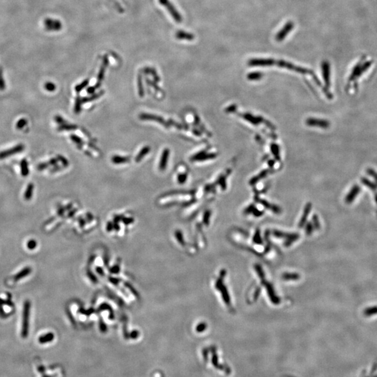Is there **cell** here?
Here are the masks:
<instances>
[{
  "mask_svg": "<svg viewBox=\"0 0 377 377\" xmlns=\"http://www.w3.org/2000/svg\"><path fill=\"white\" fill-rule=\"evenodd\" d=\"M30 307V302L29 300H26L24 303L23 312H22V323L21 330V337L22 338H27L29 335Z\"/></svg>",
  "mask_w": 377,
  "mask_h": 377,
  "instance_id": "cell-1",
  "label": "cell"
},
{
  "mask_svg": "<svg viewBox=\"0 0 377 377\" xmlns=\"http://www.w3.org/2000/svg\"><path fill=\"white\" fill-rule=\"evenodd\" d=\"M276 65L278 66V67H281V68H284V69H287L289 70H291V71H296L299 73V74H310L312 76H314V72H312L311 70L307 69H305V68L298 67V66H296L294 65L293 64L288 62L287 61H284V60H274V63H273V66Z\"/></svg>",
  "mask_w": 377,
  "mask_h": 377,
  "instance_id": "cell-2",
  "label": "cell"
},
{
  "mask_svg": "<svg viewBox=\"0 0 377 377\" xmlns=\"http://www.w3.org/2000/svg\"><path fill=\"white\" fill-rule=\"evenodd\" d=\"M294 28V23L293 21H288L287 23L284 25L282 29L280 31H279L275 36V39L277 41L281 42L285 39V38L288 35L290 31H291Z\"/></svg>",
  "mask_w": 377,
  "mask_h": 377,
  "instance_id": "cell-3",
  "label": "cell"
},
{
  "mask_svg": "<svg viewBox=\"0 0 377 377\" xmlns=\"http://www.w3.org/2000/svg\"><path fill=\"white\" fill-rule=\"evenodd\" d=\"M24 149L25 145L23 144H18L14 147H11L10 149L0 152V159H4L9 157L10 156L22 152H23Z\"/></svg>",
  "mask_w": 377,
  "mask_h": 377,
  "instance_id": "cell-4",
  "label": "cell"
},
{
  "mask_svg": "<svg viewBox=\"0 0 377 377\" xmlns=\"http://www.w3.org/2000/svg\"><path fill=\"white\" fill-rule=\"evenodd\" d=\"M31 268L30 267H25L23 270H20V271L18 272V273H17L16 274H15V275L14 276V278H13V279H14L15 281H19L21 279H23V278L25 277L28 276L29 274L31 273Z\"/></svg>",
  "mask_w": 377,
  "mask_h": 377,
  "instance_id": "cell-5",
  "label": "cell"
},
{
  "mask_svg": "<svg viewBox=\"0 0 377 377\" xmlns=\"http://www.w3.org/2000/svg\"><path fill=\"white\" fill-rule=\"evenodd\" d=\"M307 124L309 126H320V127H326L328 126V122L323 120H316V119H309L307 120Z\"/></svg>",
  "mask_w": 377,
  "mask_h": 377,
  "instance_id": "cell-6",
  "label": "cell"
},
{
  "mask_svg": "<svg viewBox=\"0 0 377 377\" xmlns=\"http://www.w3.org/2000/svg\"><path fill=\"white\" fill-rule=\"evenodd\" d=\"M322 71H323V78L326 80V83L328 84L330 80V66L328 62L325 61L322 63Z\"/></svg>",
  "mask_w": 377,
  "mask_h": 377,
  "instance_id": "cell-7",
  "label": "cell"
},
{
  "mask_svg": "<svg viewBox=\"0 0 377 377\" xmlns=\"http://www.w3.org/2000/svg\"><path fill=\"white\" fill-rule=\"evenodd\" d=\"M54 334L52 333H48L45 334V335H43L42 336H41V337L38 338V341L40 343V344H47V343L51 342L54 339Z\"/></svg>",
  "mask_w": 377,
  "mask_h": 377,
  "instance_id": "cell-8",
  "label": "cell"
},
{
  "mask_svg": "<svg viewBox=\"0 0 377 377\" xmlns=\"http://www.w3.org/2000/svg\"><path fill=\"white\" fill-rule=\"evenodd\" d=\"M20 172L23 177H27L29 175V164L26 159H23L20 162Z\"/></svg>",
  "mask_w": 377,
  "mask_h": 377,
  "instance_id": "cell-9",
  "label": "cell"
},
{
  "mask_svg": "<svg viewBox=\"0 0 377 377\" xmlns=\"http://www.w3.org/2000/svg\"><path fill=\"white\" fill-rule=\"evenodd\" d=\"M34 189V186L32 183H29L27 187L26 188L25 192L24 194V198L26 201H29L32 197V194H33V191Z\"/></svg>",
  "mask_w": 377,
  "mask_h": 377,
  "instance_id": "cell-10",
  "label": "cell"
},
{
  "mask_svg": "<svg viewBox=\"0 0 377 377\" xmlns=\"http://www.w3.org/2000/svg\"><path fill=\"white\" fill-rule=\"evenodd\" d=\"M363 314L365 316H372L377 314V306L370 307L365 309L363 312Z\"/></svg>",
  "mask_w": 377,
  "mask_h": 377,
  "instance_id": "cell-11",
  "label": "cell"
},
{
  "mask_svg": "<svg viewBox=\"0 0 377 377\" xmlns=\"http://www.w3.org/2000/svg\"><path fill=\"white\" fill-rule=\"evenodd\" d=\"M263 74L261 72H252L247 75V78L250 80H258L262 78Z\"/></svg>",
  "mask_w": 377,
  "mask_h": 377,
  "instance_id": "cell-12",
  "label": "cell"
},
{
  "mask_svg": "<svg viewBox=\"0 0 377 377\" xmlns=\"http://www.w3.org/2000/svg\"><path fill=\"white\" fill-rule=\"evenodd\" d=\"M76 129V126L75 125L64 124H61L60 126H58L57 131H71V130H74V129Z\"/></svg>",
  "mask_w": 377,
  "mask_h": 377,
  "instance_id": "cell-13",
  "label": "cell"
},
{
  "mask_svg": "<svg viewBox=\"0 0 377 377\" xmlns=\"http://www.w3.org/2000/svg\"><path fill=\"white\" fill-rule=\"evenodd\" d=\"M358 192V191L357 189H354L352 190V192L348 195V196H347V198H346V203H351V202L353 201V200L355 198V197H356V194H357Z\"/></svg>",
  "mask_w": 377,
  "mask_h": 377,
  "instance_id": "cell-14",
  "label": "cell"
},
{
  "mask_svg": "<svg viewBox=\"0 0 377 377\" xmlns=\"http://www.w3.org/2000/svg\"><path fill=\"white\" fill-rule=\"evenodd\" d=\"M27 120L25 119V118H22V119L18 120V122L16 123V125H15V127H16V129H18V130H21V129H23L24 127L27 125Z\"/></svg>",
  "mask_w": 377,
  "mask_h": 377,
  "instance_id": "cell-15",
  "label": "cell"
},
{
  "mask_svg": "<svg viewBox=\"0 0 377 377\" xmlns=\"http://www.w3.org/2000/svg\"><path fill=\"white\" fill-rule=\"evenodd\" d=\"M44 88L48 92H54L56 89V86L54 83H51V82H47L45 83Z\"/></svg>",
  "mask_w": 377,
  "mask_h": 377,
  "instance_id": "cell-16",
  "label": "cell"
},
{
  "mask_svg": "<svg viewBox=\"0 0 377 377\" xmlns=\"http://www.w3.org/2000/svg\"><path fill=\"white\" fill-rule=\"evenodd\" d=\"M49 166H50L49 163L48 162H43V163H39V164L37 166L36 169L39 171H44V170L48 169Z\"/></svg>",
  "mask_w": 377,
  "mask_h": 377,
  "instance_id": "cell-17",
  "label": "cell"
},
{
  "mask_svg": "<svg viewBox=\"0 0 377 377\" xmlns=\"http://www.w3.org/2000/svg\"><path fill=\"white\" fill-rule=\"evenodd\" d=\"M36 245H37V243H36V242L34 240H29V241L27 243V248H28L29 249H30V250H33V249H34L36 247Z\"/></svg>",
  "mask_w": 377,
  "mask_h": 377,
  "instance_id": "cell-18",
  "label": "cell"
},
{
  "mask_svg": "<svg viewBox=\"0 0 377 377\" xmlns=\"http://www.w3.org/2000/svg\"><path fill=\"white\" fill-rule=\"evenodd\" d=\"M5 89V83H4L3 75H2V71L0 69V91H3Z\"/></svg>",
  "mask_w": 377,
  "mask_h": 377,
  "instance_id": "cell-19",
  "label": "cell"
},
{
  "mask_svg": "<svg viewBox=\"0 0 377 377\" xmlns=\"http://www.w3.org/2000/svg\"><path fill=\"white\" fill-rule=\"evenodd\" d=\"M167 156H168L167 155V150H166L164 154H163V160L162 159V162H161V166H160L161 169H164L165 166H166V163H165L164 162H165V160L167 159Z\"/></svg>",
  "mask_w": 377,
  "mask_h": 377,
  "instance_id": "cell-20",
  "label": "cell"
},
{
  "mask_svg": "<svg viewBox=\"0 0 377 377\" xmlns=\"http://www.w3.org/2000/svg\"><path fill=\"white\" fill-rule=\"evenodd\" d=\"M80 110V100H79L78 99H77L76 102V106H75V112H76V113H78Z\"/></svg>",
  "mask_w": 377,
  "mask_h": 377,
  "instance_id": "cell-21",
  "label": "cell"
},
{
  "mask_svg": "<svg viewBox=\"0 0 377 377\" xmlns=\"http://www.w3.org/2000/svg\"><path fill=\"white\" fill-rule=\"evenodd\" d=\"M54 120L57 122L58 124H60V125L61 124H65V121L63 120L62 117H61L60 116H55L54 117Z\"/></svg>",
  "mask_w": 377,
  "mask_h": 377,
  "instance_id": "cell-22",
  "label": "cell"
},
{
  "mask_svg": "<svg viewBox=\"0 0 377 377\" xmlns=\"http://www.w3.org/2000/svg\"><path fill=\"white\" fill-rule=\"evenodd\" d=\"M57 162H58L57 159L52 158L51 160H49L48 162V163H49L50 166H54L57 165Z\"/></svg>",
  "mask_w": 377,
  "mask_h": 377,
  "instance_id": "cell-23",
  "label": "cell"
},
{
  "mask_svg": "<svg viewBox=\"0 0 377 377\" xmlns=\"http://www.w3.org/2000/svg\"><path fill=\"white\" fill-rule=\"evenodd\" d=\"M57 159L61 161V162H62V163H63L64 166H68V164H69V163H68V161L64 157H63L62 156H58Z\"/></svg>",
  "mask_w": 377,
  "mask_h": 377,
  "instance_id": "cell-24",
  "label": "cell"
},
{
  "mask_svg": "<svg viewBox=\"0 0 377 377\" xmlns=\"http://www.w3.org/2000/svg\"><path fill=\"white\" fill-rule=\"evenodd\" d=\"M61 169H62V168H61V166H54L53 168V169L50 170V172H57V171H60V170H61Z\"/></svg>",
  "mask_w": 377,
  "mask_h": 377,
  "instance_id": "cell-25",
  "label": "cell"
},
{
  "mask_svg": "<svg viewBox=\"0 0 377 377\" xmlns=\"http://www.w3.org/2000/svg\"><path fill=\"white\" fill-rule=\"evenodd\" d=\"M86 85H87V84H86V83H82V85L77 86V87H76V92H80V91H81L82 89H83L84 87H85Z\"/></svg>",
  "mask_w": 377,
  "mask_h": 377,
  "instance_id": "cell-26",
  "label": "cell"
},
{
  "mask_svg": "<svg viewBox=\"0 0 377 377\" xmlns=\"http://www.w3.org/2000/svg\"><path fill=\"white\" fill-rule=\"evenodd\" d=\"M143 152H141V154H139V155H138V158H137V159H136V160H137V161L138 160V159H140V158H141V157H142V156H143V154H146V153L147 152H148V149H143Z\"/></svg>",
  "mask_w": 377,
  "mask_h": 377,
  "instance_id": "cell-27",
  "label": "cell"
},
{
  "mask_svg": "<svg viewBox=\"0 0 377 377\" xmlns=\"http://www.w3.org/2000/svg\"><path fill=\"white\" fill-rule=\"evenodd\" d=\"M376 369H377V363H376V364H374L373 367H372V371H371V372H370L371 375H372V374H374V372H375L376 371Z\"/></svg>",
  "mask_w": 377,
  "mask_h": 377,
  "instance_id": "cell-28",
  "label": "cell"
},
{
  "mask_svg": "<svg viewBox=\"0 0 377 377\" xmlns=\"http://www.w3.org/2000/svg\"><path fill=\"white\" fill-rule=\"evenodd\" d=\"M373 377H377V375H374Z\"/></svg>",
  "mask_w": 377,
  "mask_h": 377,
  "instance_id": "cell-29",
  "label": "cell"
}]
</instances>
